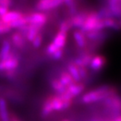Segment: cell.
<instances>
[{
  "instance_id": "cell-1",
  "label": "cell",
  "mask_w": 121,
  "mask_h": 121,
  "mask_svg": "<svg viewBox=\"0 0 121 121\" xmlns=\"http://www.w3.org/2000/svg\"><path fill=\"white\" fill-rule=\"evenodd\" d=\"M104 29L103 23V19L99 18L97 12L92 11L88 13L85 17V19L83 23V26L80 29L83 34L91 31H102Z\"/></svg>"
},
{
  "instance_id": "cell-2",
  "label": "cell",
  "mask_w": 121,
  "mask_h": 121,
  "mask_svg": "<svg viewBox=\"0 0 121 121\" xmlns=\"http://www.w3.org/2000/svg\"><path fill=\"white\" fill-rule=\"evenodd\" d=\"M103 104L107 109L114 113L119 115L121 113V97L118 94L113 96H109L102 101Z\"/></svg>"
},
{
  "instance_id": "cell-3",
  "label": "cell",
  "mask_w": 121,
  "mask_h": 121,
  "mask_svg": "<svg viewBox=\"0 0 121 121\" xmlns=\"http://www.w3.org/2000/svg\"><path fill=\"white\" fill-rule=\"evenodd\" d=\"M19 65V60L14 56L13 53L7 58L0 60V72H7L15 70Z\"/></svg>"
},
{
  "instance_id": "cell-4",
  "label": "cell",
  "mask_w": 121,
  "mask_h": 121,
  "mask_svg": "<svg viewBox=\"0 0 121 121\" xmlns=\"http://www.w3.org/2000/svg\"><path fill=\"white\" fill-rule=\"evenodd\" d=\"M28 19V24L35 25L37 26L42 28L48 21L47 15L42 12L33 13L29 15H26Z\"/></svg>"
},
{
  "instance_id": "cell-5",
  "label": "cell",
  "mask_w": 121,
  "mask_h": 121,
  "mask_svg": "<svg viewBox=\"0 0 121 121\" xmlns=\"http://www.w3.org/2000/svg\"><path fill=\"white\" fill-rule=\"evenodd\" d=\"M64 3V0H39L37 4V10L45 11L53 10Z\"/></svg>"
},
{
  "instance_id": "cell-6",
  "label": "cell",
  "mask_w": 121,
  "mask_h": 121,
  "mask_svg": "<svg viewBox=\"0 0 121 121\" xmlns=\"http://www.w3.org/2000/svg\"><path fill=\"white\" fill-rule=\"evenodd\" d=\"M107 63L106 58L101 55H96L93 56L89 65V68L95 72L101 71Z\"/></svg>"
},
{
  "instance_id": "cell-7",
  "label": "cell",
  "mask_w": 121,
  "mask_h": 121,
  "mask_svg": "<svg viewBox=\"0 0 121 121\" xmlns=\"http://www.w3.org/2000/svg\"><path fill=\"white\" fill-rule=\"evenodd\" d=\"M23 15L24 14L19 11H8L6 14L0 17V21L7 25L8 23L21 18Z\"/></svg>"
},
{
  "instance_id": "cell-8",
  "label": "cell",
  "mask_w": 121,
  "mask_h": 121,
  "mask_svg": "<svg viewBox=\"0 0 121 121\" xmlns=\"http://www.w3.org/2000/svg\"><path fill=\"white\" fill-rule=\"evenodd\" d=\"M88 13H81L77 15H73L72 18L69 20V24L71 26V28H77V29H81L82 26H83L85 17L87 15Z\"/></svg>"
},
{
  "instance_id": "cell-9",
  "label": "cell",
  "mask_w": 121,
  "mask_h": 121,
  "mask_svg": "<svg viewBox=\"0 0 121 121\" xmlns=\"http://www.w3.org/2000/svg\"><path fill=\"white\" fill-rule=\"evenodd\" d=\"M92 58H93V56L91 53H85L82 56L77 57L72 63L77 67L87 68L90 65Z\"/></svg>"
},
{
  "instance_id": "cell-10",
  "label": "cell",
  "mask_w": 121,
  "mask_h": 121,
  "mask_svg": "<svg viewBox=\"0 0 121 121\" xmlns=\"http://www.w3.org/2000/svg\"><path fill=\"white\" fill-rule=\"evenodd\" d=\"M85 84L82 83V82H78V83H74L72 85H71L70 86L66 88V91L69 92L71 96L74 98L77 96H79L80 94H81L83 91L85 90Z\"/></svg>"
},
{
  "instance_id": "cell-11",
  "label": "cell",
  "mask_w": 121,
  "mask_h": 121,
  "mask_svg": "<svg viewBox=\"0 0 121 121\" xmlns=\"http://www.w3.org/2000/svg\"><path fill=\"white\" fill-rule=\"evenodd\" d=\"M67 39V33L58 31V33L56 34V36L53 39V41L52 42L53 44L59 49H63L65 46Z\"/></svg>"
},
{
  "instance_id": "cell-12",
  "label": "cell",
  "mask_w": 121,
  "mask_h": 121,
  "mask_svg": "<svg viewBox=\"0 0 121 121\" xmlns=\"http://www.w3.org/2000/svg\"><path fill=\"white\" fill-rule=\"evenodd\" d=\"M25 39L26 38L22 34L21 31L14 32L11 36V40L13 44L18 48H23L25 46Z\"/></svg>"
},
{
  "instance_id": "cell-13",
  "label": "cell",
  "mask_w": 121,
  "mask_h": 121,
  "mask_svg": "<svg viewBox=\"0 0 121 121\" xmlns=\"http://www.w3.org/2000/svg\"><path fill=\"white\" fill-rule=\"evenodd\" d=\"M12 53L11 52V45L10 42L5 39L3 41L2 45L0 49V60H3L7 58Z\"/></svg>"
},
{
  "instance_id": "cell-14",
  "label": "cell",
  "mask_w": 121,
  "mask_h": 121,
  "mask_svg": "<svg viewBox=\"0 0 121 121\" xmlns=\"http://www.w3.org/2000/svg\"><path fill=\"white\" fill-rule=\"evenodd\" d=\"M0 118L2 121H10L7 101L3 97H0Z\"/></svg>"
},
{
  "instance_id": "cell-15",
  "label": "cell",
  "mask_w": 121,
  "mask_h": 121,
  "mask_svg": "<svg viewBox=\"0 0 121 121\" xmlns=\"http://www.w3.org/2000/svg\"><path fill=\"white\" fill-rule=\"evenodd\" d=\"M73 37L74 39V41L76 44L77 45L79 48H84L87 45V40L85 34L80 30H77L73 33Z\"/></svg>"
},
{
  "instance_id": "cell-16",
  "label": "cell",
  "mask_w": 121,
  "mask_h": 121,
  "mask_svg": "<svg viewBox=\"0 0 121 121\" xmlns=\"http://www.w3.org/2000/svg\"><path fill=\"white\" fill-rule=\"evenodd\" d=\"M67 72L72 77L74 82L78 83L81 82L82 80L80 78V76L78 72V69L73 63H70L67 65Z\"/></svg>"
},
{
  "instance_id": "cell-17",
  "label": "cell",
  "mask_w": 121,
  "mask_h": 121,
  "mask_svg": "<svg viewBox=\"0 0 121 121\" xmlns=\"http://www.w3.org/2000/svg\"><path fill=\"white\" fill-rule=\"evenodd\" d=\"M26 25H28V19H27L26 15H24L21 18L7 24V26L11 29H21Z\"/></svg>"
},
{
  "instance_id": "cell-18",
  "label": "cell",
  "mask_w": 121,
  "mask_h": 121,
  "mask_svg": "<svg viewBox=\"0 0 121 121\" xmlns=\"http://www.w3.org/2000/svg\"><path fill=\"white\" fill-rule=\"evenodd\" d=\"M104 26L107 29H111L112 30L118 31L121 29V26L119 23V21H116L115 18H106L103 19Z\"/></svg>"
},
{
  "instance_id": "cell-19",
  "label": "cell",
  "mask_w": 121,
  "mask_h": 121,
  "mask_svg": "<svg viewBox=\"0 0 121 121\" xmlns=\"http://www.w3.org/2000/svg\"><path fill=\"white\" fill-rule=\"evenodd\" d=\"M58 80L64 86H65L66 88H67V87H69V86H70L71 85L75 83L72 79V77L70 76V74H69L67 72H63L61 74H60L59 78Z\"/></svg>"
},
{
  "instance_id": "cell-20",
  "label": "cell",
  "mask_w": 121,
  "mask_h": 121,
  "mask_svg": "<svg viewBox=\"0 0 121 121\" xmlns=\"http://www.w3.org/2000/svg\"><path fill=\"white\" fill-rule=\"evenodd\" d=\"M50 85H51L52 88L57 93V95L64 93L66 90V88L60 83L58 79H54L52 80L50 82Z\"/></svg>"
},
{
  "instance_id": "cell-21",
  "label": "cell",
  "mask_w": 121,
  "mask_h": 121,
  "mask_svg": "<svg viewBox=\"0 0 121 121\" xmlns=\"http://www.w3.org/2000/svg\"><path fill=\"white\" fill-rule=\"evenodd\" d=\"M53 112V109H52V108H51L50 100L48 98L45 100V101L44 102V104H43V107H42V112H41V115H42V117H47Z\"/></svg>"
},
{
  "instance_id": "cell-22",
  "label": "cell",
  "mask_w": 121,
  "mask_h": 121,
  "mask_svg": "<svg viewBox=\"0 0 121 121\" xmlns=\"http://www.w3.org/2000/svg\"><path fill=\"white\" fill-rule=\"evenodd\" d=\"M42 39H43L42 35L40 33H39L36 36V37L34 38L33 39V41L31 42L33 46L35 48H39L41 46V45H42Z\"/></svg>"
},
{
  "instance_id": "cell-23",
  "label": "cell",
  "mask_w": 121,
  "mask_h": 121,
  "mask_svg": "<svg viewBox=\"0 0 121 121\" xmlns=\"http://www.w3.org/2000/svg\"><path fill=\"white\" fill-rule=\"evenodd\" d=\"M70 29H71V26L69 24V21H64L61 22V23L60 24L59 31H60L68 33L69 30Z\"/></svg>"
},
{
  "instance_id": "cell-24",
  "label": "cell",
  "mask_w": 121,
  "mask_h": 121,
  "mask_svg": "<svg viewBox=\"0 0 121 121\" xmlns=\"http://www.w3.org/2000/svg\"><path fill=\"white\" fill-rule=\"evenodd\" d=\"M59 48H58L53 42H51V43H50V44L48 45V47H47V48H46V53H47V54L48 55V56H52L53 55L55 52L57 50H58Z\"/></svg>"
},
{
  "instance_id": "cell-25",
  "label": "cell",
  "mask_w": 121,
  "mask_h": 121,
  "mask_svg": "<svg viewBox=\"0 0 121 121\" xmlns=\"http://www.w3.org/2000/svg\"><path fill=\"white\" fill-rule=\"evenodd\" d=\"M77 69H78V72H79L81 80H85V79L87 78L88 75V72L87 71V69H86L85 67H77Z\"/></svg>"
},
{
  "instance_id": "cell-26",
  "label": "cell",
  "mask_w": 121,
  "mask_h": 121,
  "mask_svg": "<svg viewBox=\"0 0 121 121\" xmlns=\"http://www.w3.org/2000/svg\"><path fill=\"white\" fill-rule=\"evenodd\" d=\"M63 54H64L63 49H58L55 52L53 55L51 56V58H53V60H59V59H60L62 58Z\"/></svg>"
},
{
  "instance_id": "cell-27",
  "label": "cell",
  "mask_w": 121,
  "mask_h": 121,
  "mask_svg": "<svg viewBox=\"0 0 121 121\" xmlns=\"http://www.w3.org/2000/svg\"><path fill=\"white\" fill-rule=\"evenodd\" d=\"M10 31H11V29L8 26L7 24H4V23H2V22H0V35L3 34L8 33Z\"/></svg>"
},
{
  "instance_id": "cell-28",
  "label": "cell",
  "mask_w": 121,
  "mask_h": 121,
  "mask_svg": "<svg viewBox=\"0 0 121 121\" xmlns=\"http://www.w3.org/2000/svg\"><path fill=\"white\" fill-rule=\"evenodd\" d=\"M4 76L7 77V79H13L15 77V70H11V71H7L4 72Z\"/></svg>"
},
{
  "instance_id": "cell-29",
  "label": "cell",
  "mask_w": 121,
  "mask_h": 121,
  "mask_svg": "<svg viewBox=\"0 0 121 121\" xmlns=\"http://www.w3.org/2000/svg\"><path fill=\"white\" fill-rule=\"evenodd\" d=\"M8 11H9V7L0 6V17H2V15L6 14Z\"/></svg>"
},
{
  "instance_id": "cell-30",
  "label": "cell",
  "mask_w": 121,
  "mask_h": 121,
  "mask_svg": "<svg viewBox=\"0 0 121 121\" xmlns=\"http://www.w3.org/2000/svg\"><path fill=\"white\" fill-rule=\"evenodd\" d=\"M91 121H104V120H103V119L99 118V117H94V118H92Z\"/></svg>"
},
{
  "instance_id": "cell-31",
  "label": "cell",
  "mask_w": 121,
  "mask_h": 121,
  "mask_svg": "<svg viewBox=\"0 0 121 121\" xmlns=\"http://www.w3.org/2000/svg\"><path fill=\"white\" fill-rule=\"evenodd\" d=\"M110 1H112V2H118V1H121V0H110Z\"/></svg>"
},
{
  "instance_id": "cell-32",
  "label": "cell",
  "mask_w": 121,
  "mask_h": 121,
  "mask_svg": "<svg viewBox=\"0 0 121 121\" xmlns=\"http://www.w3.org/2000/svg\"><path fill=\"white\" fill-rule=\"evenodd\" d=\"M119 23H120V26H121V19H120V21H119Z\"/></svg>"
},
{
  "instance_id": "cell-33",
  "label": "cell",
  "mask_w": 121,
  "mask_h": 121,
  "mask_svg": "<svg viewBox=\"0 0 121 121\" xmlns=\"http://www.w3.org/2000/svg\"><path fill=\"white\" fill-rule=\"evenodd\" d=\"M62 121H69L68 120H66V119H65V120H62Z\"/></svg>"
},
{
  "instance_id": "cell-34",
  "label": "cell",
  "mask_w": 121,
  "mask_h": 121,
  "mask_svg": "<svg viewBox=\"0 0 121 121\" xmlns=\"http://www.w3.org/2000/svg\"><path fill=\"white\" fill-rule=\"evenodd\" d=\"M13 121H18V120H13Z\"/></svg>"
},
{
  "instance_id": "cell-35",
  "label": "cell",
  "mask_w": 121,
  "mask_h": 121,
  "mask_svg": "<svg viewBox=\"0 0 121 121\" xmlns=\"http://www.w3.org/2000/svg\"><path fill=\"white\" fill-rule=\"evenodd\" d=\"M0 22H1V21H0Z\"/></svg>"
}]
</instances>
